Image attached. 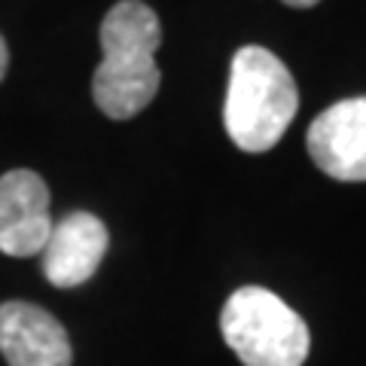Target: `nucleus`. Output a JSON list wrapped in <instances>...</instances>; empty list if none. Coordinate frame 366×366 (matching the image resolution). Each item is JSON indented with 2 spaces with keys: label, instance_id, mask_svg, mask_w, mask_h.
Wrapping results in <instances>:
<instances>
[{
  "label": "nucleus",
  "instance_id": "nucleus-1",
  "mask_svg": "<svg viewBox=\"0 0 366 366\" xmlns=\"http://www.w3.org/2000/svg\"><path fill=\"white\" fill-rule=\"evenodd\" d=\"M162 43L159 16L141 0H119L101 21V59L92 95L110 119L137 117L159 92L156 49Z\"/></svg>",
  "mask_w": 366,
  "mask_h": 366
},
{
  "label": "nucleus",
  "instance_id": "nucleus-2",
  "mask_svg": "<svg viewBox=\"0 0 366 366\" xmlns=\"http://www.w3.org/2000/svg\"><path fill=\"white\" fill-rule=\"evenodd\" d=\"M300 110V89L278 55L266 46H242L232 59L223 125L244 153H266L284 137Z\"/></svg>",
  "mask_w": 366,
  "mask_h": 366
},
{
  "label": "nucleus",
  "instance_id": "nucleus-3",
  "mask_svg": "<svg viewBox=\"0 0 366 366\" xmlns=\"http://www.w3.org/2000/svg\"><path fill=\"white\" fill-rule=\"evenodd\" d=\"M220 330L244 366H302L312 348L305 320L266 287H242L229 296Z\"/></svg>",
  "mask_w": 366,
  "mask_h": 366
},
{
  "label": "nucleus",
  "instance_id": "nucleus-4",
  "mask_svg": "<svg viewBox=\"0 0 366 366\" xmlns=\"http://www.w3.org/2000/svg\"><path fill=\"white\" fill-rule=\"evenodd\" d=\"M49 187L31 168H13L0 177V254L34 257L49 242Z\"/></svg>",
  "mask_w": 366,
  "mask_h": 366
},
{
  "label": "nucleus",
  "instance_id": "nucleus-5",
  "mask_svg": "<svg viewBox=\"0 0 366 366\" xmlns=\"http://www.w3.org/2000/svg\"><path fill=\"white\" fill-rule=\"evenodd\" d=\"M308 156L324 174L360 183L366 180V95L327 107L308 125Z\"/></svg>",
  "mask_w": 366,
  "mask_h": 366
},
{
  "label": "nucleus",
  "instance_id": "nucleus-6",
  "mask_svg": "<svg viewBox=\"0 0 366 366\" xmlns=\"http://www.w3.org/2000/svg\"><path fill=\"white\" fill-rule=\"evenodd\" d=\"M0 354L9 366H71L74 351L67 330L34 302L0 305Z\"/></svg>",
  "mask_w": 366,
  "mask_h": 366
},
{
  "label": "nucleus",
  "instance_id": "nucleus-7",
  "mask_svg": "<svg viewBox=\"0 0 366 366\" xmlns=\"http://www.w3.org/2000/svg\"><path fill=\"white\" fill-rule=\"evenodd\" d=\"M110 235L107 226L89 211H74L64 220L52 223L49 242L43 254V274L52 287L71 290L86 284L98 272L101 259L107 254Z\"/></svg>",
  "mask_w": 366,
  "mask_h": 366
},
{
  "label": "nucleus",
  "instance_id": "nucleus-8",
  "mask_svg": "<svg viewBox=\"0 0 366 366\" xmlns=\"http://www.w3.org/2000/svg\"><path fill=\"white\" fill-rule=\"evenodd\" d=\"M6 67H9V49H6V40L0 37V79L6 76Z\"/></svg>",
  "mask_w": 366,
  "mask_h": 366
},
{
  "label": "nucleus",
  "instance_id": "nucleus-9",
  "mask_svg": "<svg viewBox=\"0 0 366 366\" xmlns=\"http://www.w3.org/2000/svg\"><path fill=\"white\" fill-rule=\"evenodd\" d=\"M287 6H296V9H308V6H315L317 0H284Z\"/></svg>",
  "mask_w": 366,
  "mask_h": 366
}]
</instances>
